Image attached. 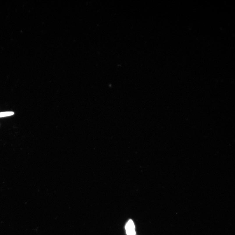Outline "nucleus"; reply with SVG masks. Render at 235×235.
I'll list each match as a JSON object with an SVG mask.
<instances>
[{
    "mask_svg": "<svg viewBox=\"0 0 235 235\" xmlns=\"http://www.w3.org/2000/svg\"><path fill=\"white\" fill-rule=\"evenodd\" d=\"M126 233L128 235H136L135 226L133 221L129 220L126 226Z\"/></svg>",
    "mask_w": 235,
    "mask_h": 235,
    "instance_id": "f257e3e1",
    "label": "nucleus"
},
{
    "mask_svg": "<svg viewBox=\"0 0 235 235\" xmlns=\"http://www.w3.org/2000/svg\"><path fill=\"white\" fill-rule=\"evenodd\" d=\"M14 114V112H0V118L10 116Z\"/></svg>",
    "mask_w": 235,
    "mask_h": 235,
    "instance_id": "f03ea898",
    "label": "nucleus"
}]
</instances>
